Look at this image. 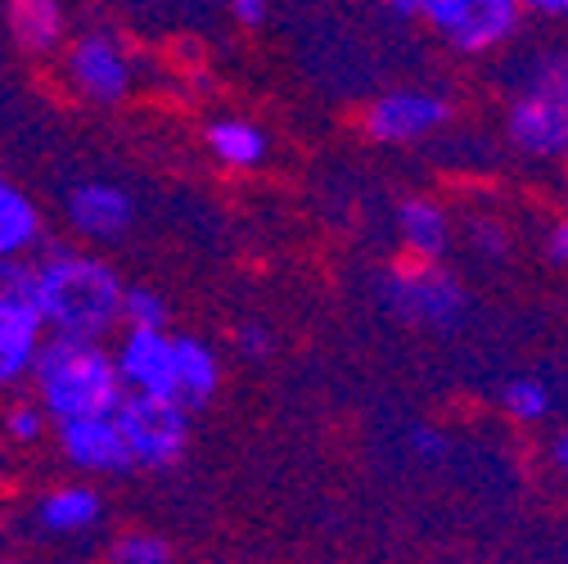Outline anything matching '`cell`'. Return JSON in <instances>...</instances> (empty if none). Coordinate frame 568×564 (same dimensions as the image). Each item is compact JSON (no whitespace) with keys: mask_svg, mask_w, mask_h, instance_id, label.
<instances>
[{"mask_svg":"<svg viewBox=\"0 0 568 564\" xmlns=\"http://www.w3.org/2000/svg\"><path fill=\"white\" fill-rule=\"evenodd\" d=\"M37 266V294L32 308L45 334L63 339H109L122 325V275L82 249H45L32 258Z\"/></svg>","mask_w":568,"mask_h":564,"instance_id":"6da1fadb","label":"cell"},{"mask_svg":"<svg viewBox=\"0 0 568 564\" xmlns=\"http://www.w3.org/2000/svg\"><path fill=\"white\" fill-rule=\"evenodd\" d=\"M28 384L41 411L50 415V425L82 415H109L126 393L113 352L100 339H63V334H45Z\"/></svg>","mask_w":568,"mask_h":564,"instance_id":"7a4b0ae2","label":"cell"},{"mask_svg":"<svg viewBox=\"0 0 568 564\" xmlns=\"http://www.w3.org/2000/svg\"><path fill=\"white\" fill-rule=\"evenodd\" d=\"M510 145L528 159L568 154V50H541L506 109Z\"/></svg>","mask_w":568,"mask_h":564,"instance_id":"3957f363","label":"cell"},{"mask_svg":"<svg viewBox=\"0 0 568 564\" xmlns=\"http://www.w3.org/2000/svg\"><path fill=\"white\" fill-rule=\"evenodd\" d=\"M59 73L78 100L87 104H122L135 91V54L122 37L91 28L59 46Z\"/></svg>","mask_w":568,"mask_h":564,"instance_id":"277c9868","label":"cell"},{"mask_svg":"<svg viewBox=\"0 0 568 564\" xmlns=\"http://www.w3.org/2000/svg\"><path fill=\"white\" fill-rule=\"evenodd\" d=\"M113 420L122 430V443L131 452L135 470H172L185 456L190 443V411L181 402L154 397V393H122L113 406Z\"/></svg>","mask_w":568,"mask_h":564,"instance_id":"5b68a950","label":"cell"},{"mask_svg":"<svg viewBox=\"0 0 568 564\" xmlns=\"http://www.w3.org/2000/svg\"><path fill=\"white\" fill-rule=\"evenodd\" d=\"M524 19L528 14L519 0H434L429 14H424L434 37L465 59L506 50L524 32Z\"/></svg>","mask_w":568,"mask_h":564,"instance_id":"8992f818","label":"cell"},{"mask_svg":"<svg viewBox=\"0 0 568 564\" xmlns=\"http://www.w3.org/2000/svg\"><path fill=\"white\" fill-rule=\"evenodd\" d=\"M384 299L402 321H415V325H452L465 312V290L452 280V271L424 258H415L410 266H397L384 280Z\"/></svg>","mask_w":568,"mask_h":564,"instance_id":"52a82bcc","label":"cell"},{"mask_svg":"<svg viewBox=\"0 0 568 564\" xmlns=\"http://www.w3.org/2000/svg\"><path fill=\"white\" fill-rule=\"evenodd\" d=\"M447 122H452V100L419 87L388 91L366 109V135L379 140V145H419V140L438 135Z\"/></svg>","mask_w":568,"mask_h":564,"instance_id":"ba28073f","label":"cell"},{"mask_svg":"<svg viewBox=\"0 0 568 564\" xmlns=\"http://www.w3.org/2000/svg\"><path fill=\"white\" fill-rule=\"evenodd\" d=\"M54 447H59V456H63L68 470H78L87 479H109V474L135 470L113 411L109 415L63 420V425H54Z\"/></svg>","mask_w":568,"mask_h":564,"instance_id":"9c48e42d","label":"cell"},{"mask_svg":"<svg viewBox=\"0 0 568 564\" xmlns=\"http://www.w3.org/2000/svg\"><path fill=\"white\" fill-rule=\"evenodd\" d=\"M118 375L131 393H154L176 402V334L168 330H126L118 352Z\"/></svg>","mask_w":568,"mask_h":564,"instance_id":"30bf717a","label":"cell"},{"mask_svg":"<svg viewBox=\"0 0 568 564\" xmlns=\"http://www.w3.org/2000/svg\"><path fill=\"white\" fill-rule=\"evenodd\" d=\"M68 213V226H73L82 240H95V244H113L131 231L135 222V203L122 185H109V181H87L68 194L63 203Z\"/></svg>","mask_w":568,"mask_h":564,"instance_id":"8fae6325","label":"cell"},{"mask_svg":"<svg viewBox=\"0 0 568 564\" xmlns=\"http://www.w3.org/2000/svg\"><path fill=\"white\" fill-rule=\"evenodd\" d=\"M41 343H45L41 316L28 303L0 294V393L28 384Z\"/></svg>","mask_w":568,"mask_h":564,"instance_id":"7c38bea8","label":"cell"},{"mask_svg":"<svg viewBox=\"0 0 568 564\" xmlns=\"http://www.w3.org/2000/svg\"><path fill=\"white\" fill-rule=\"evenodd\" d=\"M104 520V497L91 483H59L32 506V524L45 537H82Z\"/></svg>","mask_w":568,"mask_h":564,"instance_id":"4fadbf2b","label":"cell"},{"mask_svg":"<svg viewBox=\"0 0 568 564\" xmlns=\"http://www.w3.org/2000/svg\"><path fill=\"white\" fill-rule=\"evenodd\" d=\"M6 23H10L14 46L23 54H37V59L59 54V46L68 37V10H63V0H10Z\"/></svg>","mask_w":568,"mask_h":564,"instance_id":"5bb4252c","label":"cell"},{"mask_svg":"<svg viewBox=\"0 0 568 564\" xmlns=\"http://www.w3.org/2000/svg\"><path fill=\"white\" fill-rule=\"evenodd\" d=\"M397 231H402L406 253L424 262H438L452 244V218L443 213L438 199H406L397 213Z\"/></svg>","mask_w":568,"mask_h":564,"instance_id":"9a60e30c","label":"cell"},{"mask_svg":"<svg viewBox=\"0 0 568 564\" xmlns=\"http://www.w3.org/2000/svg\"><path fill=\"white\" fill-rule=\"evenodd\" d=\"M203 140H207L212 159L222 168H235V172H253L266 159V131L248 118H212Z\"/></svg>","mask_w":568,"mask_h":564,"instance_id":"2e32d148","label":"cell"},{"mask_svg":"<svg viewBox=\"0 0 568 564\" xmlns=\"http://www.w3.org/2000/svg\"><path fill=\"white\" fill-rule=\"evenodd\" d=\"M41 208L19 190L10 177H0V258H19L41 244Z\"/></svg>","mask_w":568,"mask_h":564,"instance_id":"e0dca14e","label":"cell"},{"mask_svg":"<svg viewBox=\"0 0 568 564\" xmlns=\"http://www.w3.org/2000/svg\"><path fill=\"white\" fill-rule=\"evenodd\" d=\"M222 384V366H217V352L207 343L190 339V334H176V402L185 411L203 406Z\"/></svg>","mask_w":568,"mask_h":564,"instance_id":"ac0fdd59","label":"cell"},{"mask_svg":"<svg viewBox=\"0 0 568 564\" xmlns=\"http://www.w3.org/2000/svg\"><path fill=\"white\" fill-rule=\"evenodd\" d=\"M168 299L150 285H126L122 290V325L126 330H168Z\"/></svg>","mask_w":568,"mask_h":564,"instance_id":"d6986e66","label":"cell"},{"mask_svg":"<svg viewBox=\"0 0 568 564\" xmlns=\"http://www.w3.org/2000/svg\"><path fill=\"white\" fill-rule=\"evenodd\" d=\"M0 430L14 447H37L45 434H50V415L41 411L37 397H19L6 406V420H0Z\"/></svg>","mask_w":568,"mask_h":564,"instance_id":"ffe728a7","label":"cell"},{"mask_svg":"<svg viewBox=\"0 0 568 564\" xmlns=\"http://www.w3.org/2000/svg\"><path fill=\"white\" fill-rule=\"evenodd\" d=\"M104 564H172V546L154 533H126L109 546Z\"/></svg>","mask_w":568,"mask_h":564,"instance_id":"44dd1931","label":"cell"},{"mask_svg":"<svg viewBox=\"0 0 568 564\" xmlns=\"http://www.w3.org/2000/svg\"><path fill=\"white\" fill-rule=\"evenodd\" d=\"M506 411L515 415V420H546V411H550V393H546V384H537V380H515V384H506Z\"/></svg>","mask_w":568,"mask_h":564,"instance_id":"7402d4cb","label":"cell"},{"mask_svg":"<svg viewBox=\"0 0 568 564\" xmlns=\"http://www.w3.org/2000/svg\"><path fill=\"white\" fill-rule=\"evenodd\" d=\"M226 6H231V19L240 28H262L271 14V0H226Z\"/></svg>","mask_w":568,"mask_h":564,"instance_id":"603a6c76","label":"cell"},{"mask_svg":"<svg viewBox=\"0 0 568 564\" xmlns=\"http://www.w3.org/2000/svg\"><path fill=\"white\" fill-rule=\"evenodd\" d=\"M524 14L541 19V23H564L568 28V0H519Z\"/></svg>","mask_w":568,"mask_h":564,"instance_id":"cb8c5ba5","label":"cell"},{"mask_svg":"<svg viewBox=\"0 0 568 564\" xmlns=\"http://www.w3.org/2000/svg\"><path fill=\"white\" fill-rule=\"evenodd\" d=\"M469 235H474V244L483 249V253H501L506 249V231L501 226H496V222H469Z\"/></svg>","mask_w":568,"mask_h":564,"instance_id":"d4e9b609","label":"cell"},{"mask_svg":"<svg viewBox=\"0 0 568 564\" xmlns=\"http://www.w3.org/2000/svg\"><path fill=\"white\" fill-rule=\"evenodd\" d=\"M240 348L248 352V357H266V352H271V334L262 325H244L240 330Z\"/></svg>","mask_w":568,"mask_h":564,"instance_id":"484cf974","label":"cell"},{"mask_svg":"<svg viewBox=\"0 0 568 564\" xmlns=\"http://www.w3.org/2000/svg\"><path fill=\"white\" fill-rule=\"evenodd\" d=\"M384 6H388L393 14H402V19H424L434 0H384Z\"/></svg>","mask_w":568,"mask_h":564,"instance_id":"4316f807","label":"cell"},{"mask_svg":"<svg viewBox=\"0 0 568 564\" xmlns=\"http://www.w3.org/2000/svg\"><path fill=\"white\" fill-rule=\"evenodd\" d=\"M550 253H555L559 262H568V218H564V222L550 231Z\"/></svg>","mask_w":568,"mask_h":564,"instance_id":"83f0119b","label":"cell"},{"mask_svg":"<svg viewBox=\"0 0 568 564\" xmlns=\"http://www.w3.org/2000/svg\"><path fill=\"white\" fill-rule=\"evenodd\" d=\"M555 465H559V470L568 474V430H564V434L555 439Z\"/></svg>","mask_w":568,"mask_h":564,"instance_id":"f1b7e54d","label":"cell"},{"mask_svg":"<svg viewBox=\"0 0 568 564\" xmlns=\"http://www.w3.org/2000/svg\"><path fill=\"white\" fill-rule=\"evenodd\" d=\"M415 447L419 452H443V439L438 434H415Z\"/></svg>","mask_w":568,"mask_h":564,"instance_id":"f546056e","label":"cell"},{"mask_svg":"<svg viewBox=\"0 0 568 564\" xmlns=\"http://www.w3.org/2000/svg\"><path fill=\"white\" fill-rule=\"evenodd\" d=\"M6 564H37V560H6Z\"/></svg>","mask_w":568,"mask_h":564,"instance_id":"4dcf8cb0","label":"cell"},{"mask_svg":"<svg viewBox=\"0 0 568 564\" xmlns=\"http://www.w3.org/2000/svg\"><path fill=\"white\" fill-rule=\"evenodd\" d=\"M564 159H568V154H564Z\"/></svg>","mask_w":568,"mask_h":564,"instance_id":"1f68e13d","label":"cell"}]
</instances>
